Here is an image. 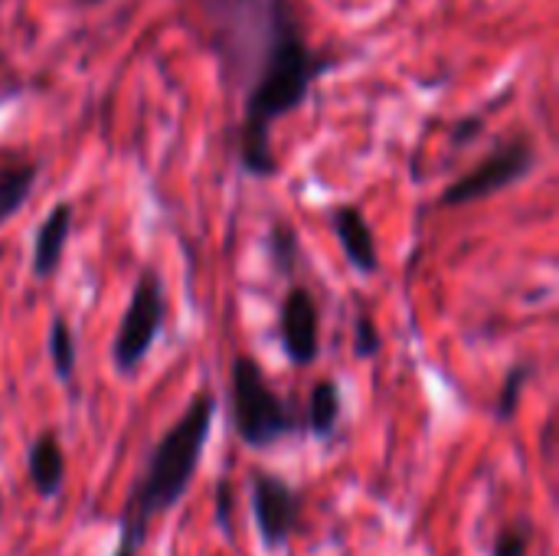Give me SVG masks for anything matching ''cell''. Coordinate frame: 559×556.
<instances>
[{
    "label": "cell",
    "mask_w": 559,
    "mask_h": 556,
    "mask_svg": "<svg viewBox=\"0 0 559 556\" xmlns=\"http://www.w3.org/2000/svg\"><path fill=\"white\" fill-rule=\"evenodd\" d=\"M350 347H354V357H357V360H373V357L383 351V334H380L377 321H373L367 311H360V315L354 318Z\"/></svg>",
    "instance_id": "e0dca14e"
},
{
    "label": "cell",
    "mask_w": 559,
    "mask_h": 556,
    "mask_svg": "<svg viewBox=\"0 0 559 556\" xmlns=\"http://www.w3.org/2000/svg\"><path fill=\"white\" fill-rule=\"evenodd\" d=\"M481 131H485V115H481V111H472V115H462V118L452 125V134H449V138H452L455 151H462V147L475 144Z\"/></svg>",
    "instance_id": "ac0fdd59"
},
{
    "label": "cell",
    "mask_w": 559,
    "mask_h": 556,
    "mask_svg": "<svg viewBox=\"0 0 559 556\" xmlns=\"http://www.w3.org/2000/svg\"><path fill=\"white\" fill-rule=\"evenodd\" d=\"M0 524H3V495H0Z\"/></svg>",
    "instance_id": "44dd1931"
},
{
    "label": "cell",
    "mask_w": 559,
    "mask_h": 556,
    "mask_svg": "<svg viewBox=\"0 0 559 556\" xmlns=\"http://www.w3.org/2000/svg\"><path fill=\"white\" fill-rule=\"evenodd\" d=\"M167 321V292L157 269H141L131 288V301L121 315V324L111 341V364L121 377H131L164 334Z\"/></svg>",
    "instance_id": "277c9868"
},
{
    "label": "cell",
    "mask_w": 559,
    "mask_h": 556,
    "mask_svg": "<svg viewBox=\"0 0 559 556\" xmlns=\"http://www.w3.org/2000/svg\"><path fill=\"white\" fill-rule=\"evenodd\" d=\"M341 416H344V397H341V387L337 380L324 377L311 387V397H308V410H305V429L328 442L337 426H341Z\"/></svg>",
    "instance_id": "8fae6325"
},
{
    "label": "cell",
    "mask_w": 559,
    "mask_h": 556,
    "mask_svg": "<svg viewBox=\"0 0 559 556\" xmlns=\"http://www.w3.org/2000/svg\"><path fill=\"white\" fill-rule=\"evenodd\" d=\"M141 551V544L134 541V537H128V534H118V547H115V554L111 556H138Z\"/></svg>",
    "instance_id": "ffe728a7"
},
{
    "label": "cell",
    "mask_w": 559,
    "mask_h": 556,
    "mask_svg": "<svg viewBox=\"0 0 559 556\" xmlns=\"http://www.w3.org/2000/svg\"><path fill=\"white\" fill-rule=\"evenodd\" d=\"M249 505L259 541L265 551H285L288 541L301 528V492L275 472L252 469L249 472Z\"/></svg>",
    "instance_id": "8992f818"
},
{
    "label": "cell",
    "mask_w": 559,
    "mask_h": 556,
    "mask_svg": "<svg viewBox=\"0 0 559 556\" xmlns=\"http://www.w3.org/2000/svg\"><path fill=\"white\" fill-rule=\"evenodd\" d=\"M534 521L531 518H518V521H508L495 544H491V556H531L534 547Z\"/></svg>",
    "instance_id": "2e32d148"
},
{
    "label": "cell",
    "mask_w": 559,
    "mask_h": 556,
    "mask_svg": "<svg viewBox=\"0 0 559 556\" xmlns=\"http://www.w3.org/2000/svg\"><path fill=\"white\" fill-rule=\"evenodd\" d=\"M82 3H102V0H82Z\"/></svg>",
    "instance_id": "7402d4cb"
},
{
    "label": "cell",
    "mask_w": 559,
    "mask_h": 556,
    "mask_svg": "<svg viewBox=\"0 0 559 556\" xmlns=\"http://www.w3.org/2000/svg\"><path fill=\"white\" fill-rule=\"evenodd\" d=\"M46 351L52 360V374L59 383H72L75 377V364H79V347H75V334L72 324L62 315H52L49 321V338H46Z\"/></svg>",
    "instance_id": "4fadbf2b"
},
{
    "label": "cell",
    "mask_w": 559,
    "mask_h": 556,
    "mask_svg": "<svg viewBox=\"0 0 559 556\" xmlns=\"http://www.w3.org/2000/svg\"><path fill=\"white\" fill-rule=\"evenodd\" d=\"M229 413L233 429L246 449H272L288 436L305 433L301 413L278 397V390L269 383L262 364L252 354H236L229 367Z\"/></svg>",
    "instance_id": "3957f363"
},
{
    "label": "cell",
    "mask_w": 559,
    "mask_h": 556,
    "mask_svg": "<svg viewBox=\"0 0 559 556\" xmlns=\"http://www.w3.org/2000/svg\"><path fill=\"white\" fill-rule=\"evenodd\" d=\"M36 180H39L36 161H10L0 167V226L26 206Z\"/></svg>",
    "instance_id": "7c38bea8"
},
{
    "label": "cell",
    "mask_w": 559,
    "mask_h": 556,
    "mask_svg": "<svg viewBox=\"0 0 559 556\" xmlns=\"http://www.w3.org/2000/svg\"><path fill=\"white\" fill-rule=\"evenodd\" d=\"M72 223H75V210L69 200H59L49 206V213L43 216V223L33 233V256H29V269L36 279H52L62 265L66 246L72 239Z\"/></svg>",
    "instance_id": "9c48e42d"
},
{
    "label": "cell",
    "mask_w": 559,
    "mask_h": 556,
    "mask_svg": "<svg viewBox=\"0 0 559 556\" xmlns=\"http://www.w3.org/2000/svg\"><path fill=\"white\" fill-rule=\"evenodd\" d=\"M269 259L275 275L292 279L298 272V259H301V242H298V229L288 220H275L269 229Z\"/></svg>",
    "instance_id": "5bb4252c"
},
{
    "label": "cell",
    "mask_w": 559,
    "mask_h": 556,
    "mask_svg": "<svg viewBox=\"0 0 559 556\" xmlns=\"http://www.w3.org/2000/svg\"><path fill=\"white\" fill-rule=\"evenodd\" d=\"M216 521H219L223 534H233V488L226 478L216 485Z\"/></svg>",
    "instance_id": "d6986e66"
},
{
    "label": "cell",
    "mask_w": 559,
    "mask_h": 556,
    "mask_svg": "<svg viewBox=\"0 0 559 556\" xmlns=\"http://www.w3.org/2000/svg\"><path fill=\"white\" fill-rule=\"evenodd\" d=\"M534 167H537V147H534V141L527 134L511 138V141H498L472 170L455 177L439 193V206L459 210V206L491 200V197L511 190L514 184L527 180L534 174Z\"/></svg>",
    "instance_id": "5b68a950"
},
{
    "label": "cell",
    "mask_w": 559,
    "mask_h": 556,
    "mask_svg": "<svg viewBox=\"0 0 559 556\" xmlns=\"http://www.w3.org/2000/svg\"><path fill=\"white\" fill-rule=\"evenodd\" d=\"M278 344L292 367H311L321 357V311L305 285H292L282 298Z\"/></svg>",
    "instance_id": "52a82bcc"
},
{
    "label": "cell",
    "mask_w": 559,
    "mask_h": 556,
    "mask_svg": "<svg viewBox=\"0 0 559 556\" xmlns=\"http://www.w3.org/2000/svg\"><path fill=\"white\" fill-rule=\"evenodd\" d=\"M213 419H216V397L203 390L187 403L180 419L151 446L144 469L134 478L128 501L121 508L118 534H128L144 547L151 524L187 498L200 472V462L213 433Z\"/></svg>",
    "instance_id": "7a4b0ae2"
},
{
    "label": "cell",
    "mask_w": 559,
    "mask_h": 556,
    "mask_svg": "<svg viewBox=\"0 0 559 556\" xmlns=\"http://www.w3.org/2000/svg\"><path fill=\"white\" fill-rule=\"evenodd\" d=\"M331 69L334 59H328L308 43L295 3L265 0L262 39L249 66V88H246L242 121L236 131L239 167L249 177L269 180L278 174L272 125L295 115L308 102L314 82Z\"/></svg>",
    "instance_id": "6da1fadb"
},
{
    "label": "cell",
    "mask_w": 559,
    "mask_h": 556,
    "mask_svg": "<svg viewBox=\"0 0 559 556\" xmlns=\"http://www.w3.org/2000/svg\"><path fill=\"white\" fill-rule=\"evenodd\" d=\"M534 374H537V367H534L531 360H521V364H514V367L504 374V383H501L498 403H495V419H498V423H511V419H514V413H518V406H521V393H524V387L534 380Z\"/></svg>",
    "instance_id": "9a60e30c"
},
{
    "label": "cell",
    "mask_w": 559,
    "mask_h": 556,
    "mask_svg": "<svg viewBox=\"0 0 559 556\" xmlns=\"http://www.w3.org/2000/svg\"><path fill=\"white\" fill-rule=\"evenodd\" d=\"M26 478L33 485V492L46 501L62 495L66 485V452L62 442L52 429L39 433L29 449H26Z\"/></svg>",
    "instance_id": "30bf717a"
},
{
    "label": "cell",
    "mask_w": 559,
    "mask_h": 556,
    "mask_svg": "<svg viewBox=\"0 0 559 556\" xmlns=\"http://www.w3.org/2000/svg\"><path fill=\"white\" fill-rule=\"evenodd\" d=\"M328 223L341 242L347 265L357 275H377L380 272V249H377V236H373L364 210L357 203H331Z\"/></svg>",
    "instance_id": "ba28073f"
}]
</instances>
